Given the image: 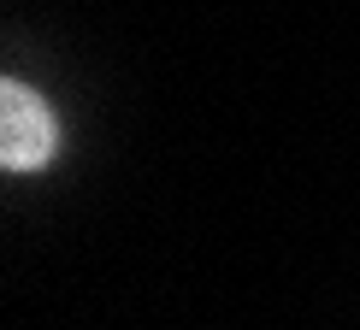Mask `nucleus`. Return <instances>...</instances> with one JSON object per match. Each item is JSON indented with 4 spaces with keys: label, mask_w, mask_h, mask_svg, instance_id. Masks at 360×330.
I'll return each instance as SVG.
<instances>
[{
    "label": "nucleus",
    "mask_w": 360,
    "mask_h": 330,
    "mask_svg": "<svg viewBox=\"0 0 360 330\" xmlns=\"http://www.w3.org/2000/svg\"><path fill=\"white\" fill-rule=\"evenodd\" d=\"M53 154V112L41 95L18 77L0 83V165L6 171H36Z\"/></svg>",
    "instance_id": "nucleus-1"
}]
</instances>
